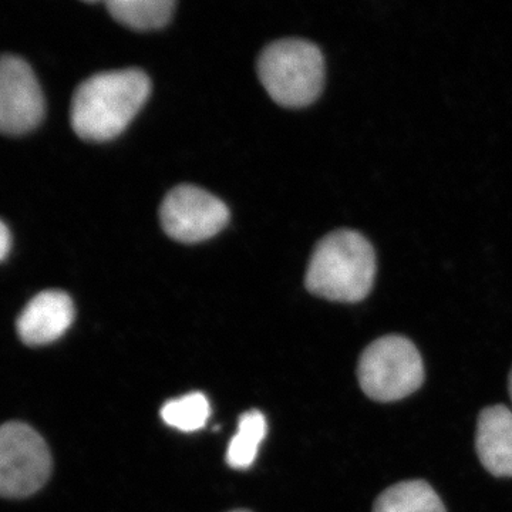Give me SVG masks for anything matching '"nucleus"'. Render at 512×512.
I'll use <instances>...</instances> for the list:
<instances>
[{
  "instance_id": "nucleus-1",
  "label": "nucleus",
  "mask_w": 512,
  "mask_h": 512,
  "mask_svg": "<svg viewBox=\"0 0 512 512\" xmlns=\"http://www.w3.org/2000/svg\"><path fill=\"white\" fill-rule=\"evenodd\" d=\"M151 82L138 69L99 73L84 80L72 100L74 133L86 141L103 143L126 130L146 104Z\"/></svg>"
},
{
  "instance_id": "nucleus-2",
  "label": "nucleus",
  "mask_w": 512,
  "mask_h": 512,
  "mask_svg": "<svg viewBox=\"0 0 512 512\" xmlns=\"http://www.w3.org/2000/svg\"><path fill=\"white\" fill-rule=\"evenodd\" d=\"M376 269L372 244L359 232L338 229L316 245L306 271V289L328 301L360 302L372 291Z\"/></svg>"
},
{
  "instance_id": "nucleus-3",
  "label": "nucleus",
  "mask_w": 512,
  "mask_h": 512,
  "mask_svg": "<svg viewBox=\"0 0 512 512\" xmlns=\"http://www.w3.org/2000/svg\"><path fill=\"white\" fill-rule=\"evenodd\" d=\"M258 74L275 103L288 109H301L322 93L325 60L319 47L311 42L278 40L259 56Z\"/></svg>"
},
{
  "instance_id": "nucleus-4",
  "label": "nucleus",
  "mask_w": 512,
  "mask_h": 512,
  "mask_svg": "<svg viewBox=\"0 0 512 512\" xmlns=\"http://www.w3.org/2000/svg\"><path fill=\"white\" fill-rule=\"evenodd\" d=\"M357 379L363 393L375 402H397L423 386V359L412 340L383 336L363 350Z\"/></svg>"
},
{
  "instance_id": "nucleus-5",
  "label": "nucleus",
  "mask_w": 512,
  "mask_h": 512,
  "mask_svg": "<svg viewBox=\"0 0 512 512\" xmlns=\"http://www.w3.org/2000/svg\"><path fill=\"white\" fill-rule=\"evenodd\" d=\"M46 441L25 423L0 426V497L22 498L37 493L52 474Z\"/></svg>"
},
{
  "instance_id": "nucleus-6",
  "label": "nucleus",
  "mask_w": 512,
  "mask_h": 512,
  "mask_svg": "<svg viewBox=\"0 0 512 512\" xmlns=\"http://www.w3.org/2000/svg\"><path fill=\"white\" fill-rule=\"evenodd\" d=\"M160 220L168 237L183 244H198L225 228L229 210L210 192L194 185H180L164 198Z\"/></svg>"
},
{
  "instance_id": "nucleus-7",
  "label": "nucleus",
  "mask_w": 512,
  "mask_h": 512,
  "mask_svg": "<svg viewBox=\"0 0 512 512\" xmlns=\"http://www.w3.org/2000/svg\"><path fill=\"white\" fill-rule=\"evenodd\" d=\"M43 116L45 97L32 67L18 56L0 57V133H29Z\"/></svg>"
},
{
  "instance_id": "nucleus-8",
  "label": "nucleus",
  "mask_w": 512,
  "mask_h": 512,
  "mask_svg": "<svg viewBox=\"0 0 512 512\" xmlns=\"http://www.w3.org/2000/svg\"><path fill=\"white\" fill-rule=\"evenodd\" d=\"M74 303L66 292L37 293L20 313L16 328L29 346H45L62 338L74 320Z\"/></svg>"
},
{
  "instance_id": "nucleus-9",
  "label": "nucleus",
  "mask_w": 512,
  "mask_h": 512,
  "mask_svg": "<svg viewBox=\"0 0 512 512\" xmlns=\"http://www.w3.org/2000/svg\"><path fill=\"white\" fill-rule=\"evenodd\" d=\"M476 450L495 477H512V410L504 404L485 407L478 416Z\"/></svg>"
},
{
  "instance_id": "nucleus-10",
  "label": "nucleus",
  "mask_w": 512,
  "mask_h": 512,
  "mask_svg": "<svg viewBox=\"0 0 512 512\" xmlns=\"http://www.w3.org/2000/svg\"><path fill=\"white\" fill-rule=\"evenodd\" d=\"M373 512H447L443 501L423 480L402 481L386 488L373 505Z\"/></svg>"
},
{
  "instance_id": "nucleus-11",
  "label": "nucleus",
  "mask_w": 512,
  "mask_h": 512,
  "mask_svg": "<svg viewBox=\"0 0 512 512\" xmlns=\"http://www.w3.org/2000/svg\"><path fill=\"white\" fill-rule=\"evenodd\" d=\"M110 15L134 30H154L167 25L174 12L173 0H110Z\"/></svg>"
},
{
  "instance_id": "nucleus-12",
  "label": "nucleus",
  "mask_w": 512,
  "mask_h": 512,
  "mask_svg": "<svg viewBox=\"0 0 512 512\" xmlns=\"http://www.w3.org/2000/svg\"><path fill=\"white\" fill-rule=\"evenodd\" d=\"M266 433H268V423L264 414L258 410L242 414L237 433L229 441L227 451L229 466L237 470L251 467L258 456L259 447L265 440Z\"/></svg>"
},
{
  "instance_id": "nucleus-13",
  "label": "nucleus",
  "mask_w": 512,
  "mask_h": 512,
  "mask_svg": "<svg viewBox=\"0 0 512 512\" xmlns=\"http://www.w3.org/2000/svg\"><path fill=\"white\" fill-rule=\"evenodd\" d=\"M211 416V404L202 393L185 394L170 400L161 409V419L174 429L194 433L204 429Z\"/></svg>"
},
{
  "instance_id": "nucleus-14",
  "label": "nucleus",
  "mask_w": 512,
  "mask_h": 512,
  "mask_svg": "<svg viewBox=\"0 0 512 512\" xmlns=\"http://www.w3.org/2000/svg\"><path fill=\"white\" fill-rule=\"evenodd\" d=\"M10 245H12V237L5 222L0 221V261L8 256L10 251Z\"/></svg>"
},
{
  "instance_id": "nucleus-15",
  "label": "nucleus",
  "mask_w": 512,
  "mask_h": 512,
  "mask_svg": "<svg viewBox=\"0 0 512 512\" xmlns=\"http://www.w3.org/2000/svg\"><path fill=\"white\" fill-rule=\"evenodd\" d=\"M508 390H510L511 402H512V369L510 373V380H508Z\"/></svg>"
},
{
  "instance_id": "nucleus-16",
  "label": "nucleus",
  "mask_w": 512,
  "mask_h": 512,
  "mask_svg": "<svg viewBox=\"0 0 512 512\" xmlns=\"http://www.w3.org/2000/svg\"><path fill=\"white\" fill-rule=\"evenodd\" d=\"M232 512H251V511L238 510V511H232Z\"/></svg>"
}]
</instances>
